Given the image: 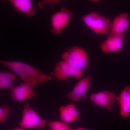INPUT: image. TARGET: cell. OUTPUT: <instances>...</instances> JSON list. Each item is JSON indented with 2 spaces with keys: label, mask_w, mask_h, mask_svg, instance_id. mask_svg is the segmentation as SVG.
<instances>
[{
  "label": "cell",
  "mask_w": 130,
  "mask_h": 130,
  "mask_svg": "<svg viewBox=\"0 0 130 130\" xmlns=\"http://www.w3.org/2000/svg\"><path fill=\"white\" fill-rule=\"evenodd\" d=\"M29 84L24 83L18 86L12 85L9 89L10 96L14 102L23 101L37 95V93Z\"/></svg>",
  "instance_id": "8"
},
{
  "label": "cell",
  "mask_w": 130,
  "mask_h": 130,
  "mask_svg": "<svg viewBox=\"0 0 130 130\" xmlns=\"http://www.w3.org/2000/svg\"><path fill=\"white\" fill-rule=\"evenodd\" d=\"M130 25L129 14L122 13L116 16L112 21L111 32L117 35H122Z\"/></svg>",
  "instance_id": "11"
},
{
  "label": "cell",
  "mask_w": 130,
  "mask_h": 130,
  "mask_svg": "<svg viewBox=\"0 0 130 130\" xmlns=\"http://www.w3.org/2000/svg\"><path fill=\"white\" fill-rule=\"evenodd\" d=\"M80 19L96 34L108 35L111 32L112 21L108 18L96 12H90L81 16Z\"/></svg>",
  "instance_id": "3"
},
{
  "label": "cell",
  "mask_w": 130,
  "mask_h": 130,
  "mask_svg": "<svg viewBox=\"0 0 130 130\" xmlns=\"http://www.w3.org/2000/svg\"><path fill=\"white\" fill-rule=\"evenodd\" d=\"M116 100L119 103L121 116L130 118V86L125 87Z\"/></svg>",
  "instance_id": "13"
},
{
  "label": "cell",
  "mask_w": 130,
  "mask_h": 130,
  "mask_svg": "<svg viewBox=\"0 0 130 130\" xmlns=\"http://www.w3.org/2000/svg\"><path fill=\"white\" fill-rule=\"evenodd\" d=\"M73 14L72 11L63 7L52 14L50 17L51 33L60 35L63 29L69 24Z\"/></svg>",
  "instance_id": "5"
},
{
  "label": "cell",
  "mask_w": 130,
  "mask_h": 130,
  "mask_svg": "<svg viewBox=\"0 0 130 130\" xmlns=\"http://www.w3.org/2000/svg\"><path fill=\"white\" fill-rule=\"evenodd\" d=\"M84 73L82 71L75 69L62 60L56 63L54 69L51 72L50 75L59 80L67 79L71 77L78 79L81 78Z\"/></svg>",
  "instance_id": "6"
},
{
  "label": "cell",
  "mask_w": 130,
  "mask_h": 130,
  "mask_svg": "<svg viewBox=\"0 0 130 130\" xmlns=\"http://www.w3.org/2000/svg\"><path fill=\"white\" fill-rule=\"evenodd\" d=\"M91 1L92 2H100V1H98V0H96V1H95V0H94V1Z\"/></svg>",
  "instance_id": "21"
},
{
  "label": "cell",
  "mask_w": 130,
  "mask_h": 130,
  "mask_svg": "<svg viewBox=\"0 0 130 130\" xmlns=\"http://www.w3.org/2000/svg\"><path fill=\"white\" fill-rule=\"evenodd\" d=\"M13 130H24V129H22L21 128H16V129H14Z\"/></svg>",
  "instance_id": "20"
},
{
  "label": "cell",
  "mask_w": 130,
  "mask_h": 130,
  "mask_svg": "<svg viewBox=\"0 0 130 130\" xmlns=\"http://www.w3.org/2000/svg\"><path fill=\"white\" fill-rule=\"evenodd\" d=\"M60 1L59 0H42L38 3L37 5L39 8L43 9L47 5H56Z\"/></svg>",
  "instance_id": "18"
},
{
  "label": "cell",
  "mask_w": 130,
  "mask_h": 130,
  "mask_svg": "<svg viewBox=\"0 0 130 130\" xmlns=\"http://www.w3.org/2000/svg\"><path fill=\"white\" fill-rule=\"evenodd\" d=\"M59 112L61 120L66 123L74 122L80 117L76 105L72 103L60 107Z\"/></svg>",
  "instance_id": "12"
},
{
  "label": "cell",
  "mask_w": 130,
  "mask_h": 130,
  "mask_svg": "<svg viewBox=\"0 0 130 130\" xmlns=\"http://www.w3.org/2000/svg\"><path fill=\"white\" fill-rule=\"evenodd\" d=\"M48 125L50 130H74L67 123L63 121L51 120Z\"/></svg>",
  "instance_id": "16"
},
{
  "label": "cell",
  "mask_w": 130,
  "mask_h": 130,
  "mask_svg": "<svg viewBox=\"0 0 130 130\" xmlns=\"http://www.w3.org/2000/svg\"><path fill=\"white\" fill-rule=\"evenodd\" d=\"M22 118L20 123V128L23 129L35 128L40 129L45 127L47 121L42 118L29 104L24 106Z\"/></svg>",
  "instance_id": "4"
},
{
  "label": "cell",
  "mask_w": 130,
  "mask_h": 130,
  "mask_svg": "<svg viewBox=\"0 0 130 130\" xmlns=\"http://www.w3.org/2000/svg\"><path fill=\"white\" fill-rule=\"evenodd\" d=\"M12 111L10 106L8 105L1 106L0 107V122L2 124L7 120Z\"/></svg>",
  "instance_id": "17"
},
{
  "label": "cell",
  "mask_w": 130,
  "mask_h": 130,
  "mask_svg": "<svg viewBox=\"0 0 130 130\" xmlns=\"http://www.w3.org/2000/svg\"><path fill=\"white\" fill-rule=\"evenodd\" d=\"M75 130H88V129H84V128H77V129H76Z\"/></svg>",
  "instance_id": "19"
},
{
  "label": "cell",
  "mask_w": 130,
  "mask_h": 130,
  "mask_svg": "<svg viewBox=\"0 0 130 130\" xmlns=\"http://www.w3.org/2000/svg\"><path fill=\"white\" fill-rule=\"evenodd\" d=\"M62 60L77 70L84 72L89 67L87 52L84 48L73 46L67 48L62 54Z\"/></svg>",
  "instance_id": "2"
},
{
  "label": "cell",
  "mask_w": 130,
  "mask_h": 130,
  "mask_svg": "<svg viewBox=\"0 0 130 130\" xmlns=\"http://www.w3.org/2000/svg\"><path fill=\"white\" fill-rule=\"evenodd\" d=\"M16 76L14 74L7 72H0V89H10L12 84L16 80Z\"/></svg>",
  "instance_id": "15"
},
{
  "label": "cell",
  "mask_w": 130,
  "mask_h": 130,
  "mask_svg": "<svg viewBox=\"0 0 130 130\" xmlns=\"http://www.w3.org/2000/svg\"><path fill=\"white\" fill-rule=\"evenodd\" d=\"M0 63L4 67L11 70L20 77L24 83L32 87L51 81L53 78L34 66L18 61L0 60Z\"/></svg>",
  "instance_id": "1"
},
{
  "label": "cell",
  "mask_w": 130,
  "mask_h": 130,
  "mask_svg": "<svg viewBox=\"0 0 130 130\" xmlns=\"http://www.w3.org/2000/svg\"><path fill=\"white\" fill-rule=\"evenodd\" d=\"M8 1L17 11L26 17H31L36 14V10L31 0H9Z\"/></svg>",
  "instance_id": "14"
},
{
  "label": "cell",
  "mask_w": 130,
  "mask_h": 130,
  "mask_svg": "<svg viewBox=\"0 0 130 130\" xmlns=\"http://www.w3.org/2000/svg\"><path fill=\"white\" fill-rule=\"evenodd\" d=\"M124 34L117 35L110 32L106 39L100 45L101 50L105 53H116L122 49L125 39Z\"/></svg>",
  "instance_id": "7"
},
{
  "label": "cell",
  "mask_w": 130,
  "mask_h": 130,
  "mask_svg": "<svg viewBox=\"0 0 130 130\" xmlns=\"http://www.w3.org/2000/svg\"><path fill=\"white\" fill-rule=\"evenodd\" d=\"M116 97L113 92L104 91L91 94L90 100L96 106L109 111L111 109Z\"/></svg>",
  "instance_id": "9"
},
{
  "label": "cell",
  "mask_w": 130,
  "mask_h": 130,
  "mask_svg": "<svg viewBox=\"0 0 130 130\" xmlns=\"http://www.w3.org/2000/svg\"><path fill=\"white\" fill-rule=\"evenodd\" d=\"M91 76L88 75L79 80L74 86L71 91L66 96L71 102H78L81 98H86V93L89 88Z\"/></svg>",
  "instance_id": "10"
}]
</instances>
